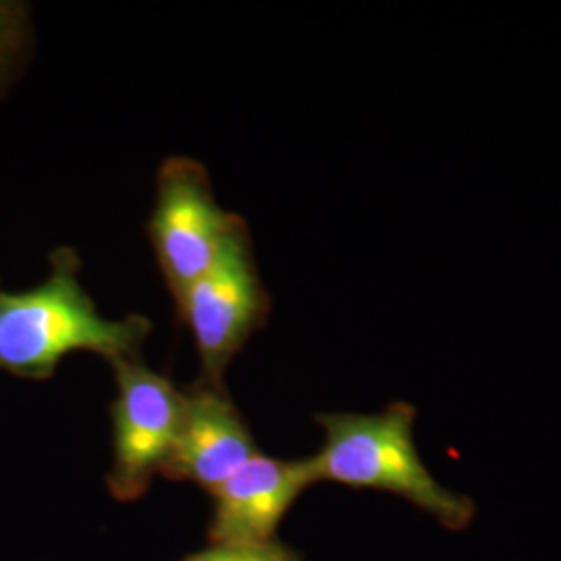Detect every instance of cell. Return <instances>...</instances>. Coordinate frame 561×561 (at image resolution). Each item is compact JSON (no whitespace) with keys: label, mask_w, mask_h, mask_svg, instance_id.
I'll return each instance as SVG.
<instances>
[{"label":"cell","mask_w":561,"mask_h":561,"mask_svg":"<svg viewBox=\"0 0 561 561\" xmlns=\"http://www.w3.org/2000/svg\"><path fill=\"white\" fill-rule=\"evenodd\" d=\"M117 379L113 403L115 461L108 477L121 500L141 495L173 454L183 414L180 389L136 358L111 362Z\"/></svg>","instance_id":"cell-5"},{"label":"cell","mask_w":561,"mask_h":561,"mask_svg":"<svg viewBox=\"0 0 561 561\" xmlns=\"http://www.w3.org/2000/svg\"><path fill=\"white\" fill-rule=\"evenodd\" d=\"M150 321L104 319L80 280L71 250L53 256L48 279L20 294H0V366L30 379H46L73 352L106 360L136 358Z\"/></svg>","instance_id":"cell-1"},{"label":"cell","mask_w":561,"mask_h":561,"mask_svg":"<svg viewBox=\"0 0 561 561\" xmlns=\"http://www.w3.org/2000/svg\"><path fill=\"white\" fill-rule=\"evenodd\" d=\"M324 442L310 461L317 482L329 481L398 495L449 530L474 520L477 505L437 481L414 442L416 408L393 401L382 412H322Z\"/></svg>","instance_id":"cell-2"},{"label":"cell","mask_w":561,"mask_h":561,"mask_svg":"<svg viewBox=\"0 0 561 561\" xmlns=\"http://www.w3.org/2000/svg\"><path fill=\"white\" fill-rule=\"evenodd\" d=\"M256 454L248 424L221 385L204 381L183 393L178 442L162 472L215 493Z\"/></svg>","instance_id":"cell-7"},{"label":"cell","mask_w":561,"mask_h":561,"mask_svg":"<svg viewBox=\"0 0 561 561\" xmlns=\"http://www.w3.org/2000/svg\"><path fill=\"white\" fill-rule=\"evenodd\" d=\"M15 42H18L15 11L9 4L0 2V76H2V69L7 67V62L11 59Z\"/></svg>","instance_id":"cell-9"},{"label":"cell","mask_w":561,"mask_h":561,"mask_svg":"<svg viewBox=\"0 0 561 561\" xmlns=\"http://www.w3.org/2000/svg\"><path fill=\"white\" fill-rule=\"evenodd\" d=\"M185 561H294L289 553H285L273 542L259 545V547H222L215 545L208 551L192 556Z\"/></svg>","instance_id":"cell-8"},{"label":"cell","mask_w":561,"mask_h":561,"mask_svg":"<svg viewBox=\"0 0 561 561\" xmlns=\"http://www.w3.org/2000/svg\"><path fill=\"white\" fill-rule=\"evenodd\" d=\"M175 304L196 343L204 381L221 385L227 366L271 312V298L262 285L243 219L213 266Z\"/></svg>","instance_id":"cell-3"},{"label":"cell","mask_w":561,"mask_h":561,"mask_svg":"<svg viewBox=\"0 0 561 561\" xmlns=\"http://www.w3.org/2000/svg\"><path fill=\"white\" fill-rule=\"evenodd\" d=\"M240 221L217 202L201 162L187 157L162 162L148 236L173 300L213 266Z\"/></svg>","instance_id":"cell-4"},{"label":"cell","mask_w":561,"mask_h":561,"mask_svg":"<svg viewBox=\"0 0 561 561\" xmlns=\"http://www.w3.org/2000/svg\"><path fill=\"white\" fill-rule=\"evenodd\" d=\"M314 482L310 458L279 460L259 451L213 493L210 539L222 547L268 545L285 512Z\"/></svg>","instance_id":"cell-6"}]
</instances>
